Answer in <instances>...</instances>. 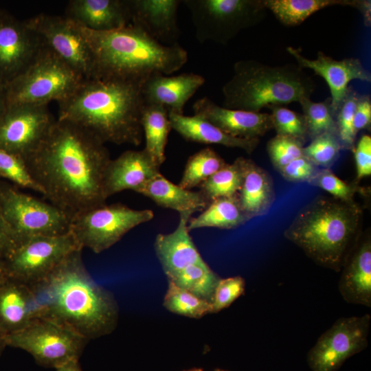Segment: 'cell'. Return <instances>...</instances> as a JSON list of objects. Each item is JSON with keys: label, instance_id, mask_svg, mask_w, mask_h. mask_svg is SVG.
Listing matches in <instances>:
<instances>
[{"label": "cell", "instance_id": "cell-1", "mask_svg": "<svg viewBox=\"0 0 371 371\" xmlns=\"http://www.w3.org/2000/svg\"><path fill=\"white\" fill-rule=\"evenodd\" d=\"M105 144L82 127L56 120L39 146L24 161L42 195L71 218L106 204Z\"/></svg>", "mask_w": 371, "mask_h": 371}, {"label": "cell", "instance_id": "cell-2", "mask_svg": "<svg viewBox=\"0 0 371 371\" xmlns=\"http://www.w3.org/2000/svg\"><path fill=\"white\" fill-rule=\"evenodd\" d=\"M81 252L70 254L33 287L43 317L67 325L89 341L110 334L117 326L119 313L112 294L87 272Z\"/></svg>", "mask_w": 371, "mask_h": 371}, {"label": "cell", "instance_id": "cell-3", "mask_svg": "<svg viewBox=\"0 0 371 371\" xmlns=\"http://www.w3.org/2000/svg\"><path fill=\"white\" fill-rule=\"evenodd\" d=\"M140 82L113 78L84 79L58 102V120L74 123L104 144L139 146L144 102Z\"/></svg>", "mask_w": 371, "mask_h": 371}, {"label": "cell", "instance_id": "cell-4", "mask_svg": "<svg viewBox=\"0 0 371 371\" xmlns=\"http://www.w3.org/2000/svg\"><path fill=\"white\" fill-rule=\"evenodd\" d=\"M78 27L93 54L95 78L142 82L155 74H171L188 60L179 43L161 44L131 23L106 32Z\"/></svg>", "mask_w": 371, "mask_h": 371}, {"label": "cell", "instance_id": "cell-5", "mask_svg": "<svg viewBox=\"0 0 371 371\" xmlns=\"http://www.w3.org/2000/svg\"><path fill=\"white\" fill-rule=\"evenodd\" d=\"M360 206L319 196L300 210L284 235L317 265L340 271L359 240Z\"/></svg>", "mask_w": 371, "mask_h": 371}, {"label": "cell", "instance_id": "cell-6", "mask_svg": "<svg viewBox=\"0 0 371 371\" xmlns=\"http://www.w3.org/2000/svg\"><path fill=\"white\" fill-rule=\"evenodd\" d=\"M313 79L297 65L271 66L256 60L234 65V75L223 85V106L260 112L272 105H286L311 98Z\"/></svg>", "mask_w": 371, "mask_h": 371}, {"label": "cell", "instance_id": "cell-7", "mask_svg": "<svg viewBox=\"0 0 371 371\" xmlns=\"http://www.w3.org/2000/svg\"><path fill=\"white\" fill-rule=\"evenodd\" d=\"M84 80L45 44L34 61L5 87L8 106L47 105L68 97Z\"/></svg>", "mask_w": 371, "mask_h": 371}, {"label": "cell", "instance_id": "cell-8", "mask_svg": "<svg viewBox=\"0 0 371 371\" xmlns=\"http://www.w3.org/2000/svg\"><path fill=\"white\" fill-rule=\"evenodd\" d=\"M200 43L226 44L242 30L264 19L262 0H182Z\"/></svg>", "mask_w": 371, "mask_h": 371}, {"label": "cell", "instance_id": "cell-9", "mask_svg": "<svg viewBox=\"0 0 371 371\" xmlns=\"http://www.w3.org/2000/svg\"><path fill=\"white\" fill-rule=\"evenodd\" d=\"M82 250L70 231L12 241L2 251L10 278L32 286L43 282L70 254Z\"/></svg>", "mask_w": 371, "mask_h": 371}, {"label": "cell", "instance_id": "cell-10", "mask_svg": "<svg viewBox=\"0 0 371 371\" xmlns=\"http://www.w3.org/2000/svg\"><path fill=\"white\" fill-rule=\"evenodd\" d=\"M7 346L23 350L46 368L78 360L87 340L67 325L41 317L5 337Z\"/></svg>", "mask_w": 371, "mask_h": 371}, {"label": "cell", "instance_id": "cell-11", "mask_svg": "<svg viewBox=\"0 0 371 371\" xmlns=\"http://www.w3.org/2000/svg\"><path fill=\"white\" fill-rule=\"evenodd\" d=\"M0 210L12 241L63 235L70 229L71 218L60 209L10 186L0 185Z\"/></svg>", "mask_w": 371, "mask_h": 371}, {"label": "cell", "instance_id": "cell-12", "mask_svg": "<svg viewBox=\"0 0 371 371\" xmlns=\"http://www.w3.org/2000/svg\"><path fill=\"white\" fill-rule=\"evenodd\" d=\"M153 217L151 210H134L120 203L104 204L73 217L69 231L82 249L99 254L114 245L128 232Z\"/></svg>", "mask_w": 371, "mask_h": 371}, {"label": "cell", "instance_id": "cell-13", "mask_svg": "<svg viewBox=\"0 0 371 371\" xmlns=\"http://www.w3.org/2000/svg\"><path fill=\"white\" fill-rule=\"evenodd\" d=\"M371 316L337 319L317 339L307 355L312 371H336L348 358L368 345Z\"/></svg>", "mask_w": 371, "mask_h": 371}, {"label": "cell", "instance_id": "cell-14", "mask_svg": "<svg viewBox=\"0 0 371 371\" xmlns=\"http://www.w3.org/2000/svg\"><path fill=\"white\" fill-rule=\"evenodd\" d=\"M25 21L55 54L84 79L95 78L93 52L77 23L65 16L43 13Z\"/></svg>", "mask_w": 371, "mask_h": 371}, {"label": "cell", "instance_id": "cell-15", "mask_svg": "<svg viewBox=\"0 0 371 371\" xmlns=\"http://www.w3.org/2000/svg\"><path fill=\"white\" fill-rule=\"evenodd\" d=\"M55 121L47 105L8 106L0 118V148L25 159L39 146Z\"/></svg>", "mask_w": 371, "mask_h": 371}, {"label": "cell", "instance_id": "cell-16", "mask_svg": "<svg viewBox=\"0 0 371 371\" xmlns=\"http://www.w3.org/2000/svg\"><path fill=\"white\" fill-rule=\"evenodd\" d=\"M45 46L25 21L0 10V84L5 87L24 72Z\"/></svg>", "mask_w": 371, "mask_h": 371}, {"label": "cell", "instance_id": "cell-17", "mask_svg": "<svg viewBox=\"0 0 371 371\" xmlns=\"http://www.w3.org/2000/svg\"><path fill=\"white\" fill-rule=\"evenodd\" d=\"M286 51L293 57L299 67L310 69L326 80L330 92V105L335 115L347 94L350 81H371L370 73L357 58L337 60L322 52H318L316 58L311 59L304 56L299 49L288 47Z\"/></svg>", "mask_w": 371, "mask_h": 371}, {"label": "cell", "instance_id": "cell-18", "mask_svg": "<svg viewBox=\"0 0 371 371\" xmlns=\"http://www.w3.org/2000/svg\"><path fill=\"white\" fill-rule=\"evenodd\" d=\"M194 115L238 138L255 139L273 129L270 113L251 112L221 106L207 97L198 99L192 105Z\"/></svg>", "mask_w": 371, "mask_h": 371}, {"label": "cell", "instance_id": "cell-19", "mask_svg": "<svg viewBox=\"0 0 371 371\" xmlns=\"http://www.w3.org/2000/svg\"><path fill=\"white\" fill-rule=\"evenodd\" d=\"M182 0H126L131 24L161 44H177V11Z\"/></svg>", "mask_w": 371, "mask_h": 371}, {"label": "cell", "instance_id": "cell-20", "mask_svg": "<svg viewBox=\"0 0 371 371\" xmlns=\"http://www.w3.org/2000/svg\"><path fill=\"white\" fill-rule=\"evenodd\" d=\"M43 315L33 286L12 278L0 285V330L5 335L23 328Z\"/></svg>", "mask_w": 371, "mask_h": 371}, {"label": "cell", "instance_id": "cell-21", "mask_svg": "<svg viewBox=\"0 0 371 371\" xmlns=\"http://www.w3.org/2000/svg\"><path fill=\"white\" fill-rule=\"evenodd\" d=\"M201 75L183 73L177 76L155 74L146 78L142 85L145 105H160L168 112L183 114L188 101L205 83Z\"/></svg>", "mask_w": 371, "mask_h": 371}, {"label": "cell", "instance_id": "cell-22", "mask_svg": "<svg viewBox=\"0 0 371 371\" xmlns=\"http://www.w3.org/2000/svg\"><path fill=\"white\" fill-rule=\"evenodd\" d=\"M160 166L144 149L128 150L108 164L104 177L106 199L126 190L136 192L145 183L160 174Z\"/></svg>", "mask_w": 371, "mask_h": 371}, {"label": "cell", "instance_id": "cell-23", "mask_svg": "<svg viewBox=\"0 0 371 371\" xmlns=\"http://www.w3.org/2000/svg\"><path fill=\"white\" fill-rule=\"evenodd\" d=\"M190 213L179 214L176 229L168 234H158L154 247L162 269L169 278L190 265L205 262L188 229Z\"/></svg>", "mask_w": 371, "mask_h": 371}, {"label": "cell", "instance_id": "cell-24", "mask_svg": "<svg viewBox=\"0 0 371 371\" xmlns=\"http://www.w3.org/2000/svg\"><path fill=\"white\" fill-rule=\"evenodd\" d=\"M65 16L98 32L120 29L131 21L126 0H71Z\"/></svg>", "mask_w": 371, "mask_h": 371}, {"label": "cell", "instance_id": "cell-25", "mask_svg": "<svg viewBox=\"0 0 371 371\" xmlns=\"http://www.w3.org/2000/svg\"><path fill=\"white\" fill-rule=\"evenodd\" d=\"M338 288L348 303L371 307V241L359 240L341 269Z\"/></svg>", "mask_w": 371, "mask_h": 371}, {"label": "cell", "instance_id": "cell-26", "mask_svg": "<svg viewBox=\"0 0 371 371\" xmlns=\"http://www.w3.org/2000/svg\"><path fill=\"white\" fill-rule=\"evenodd\" d=\"M172 129L185 139L206 144H220L243 149L251 154L260 142L259 139H247L232 137L208 121L196 115L188 116L168 112Z\"/></svg>", "mask_w": 371, "mask_h": 371}, {"label": "cell", "instance_id": "cell-27", "mask_svg": "<svg viewBox=\"0 0 371 371\" xmlns=\"http://www.w3.org/2000/svg\"><path fill=\"white\" fill-rule=\"evenodd\" d=\"M238 196L249 219L265 214L275 201L271 176L251 159L245 158L243 181Z\"/></svg>", "mask_w": 371, "mask_h": 371}, {"label": "cell", "instance_id": "cell-28", "mask_svg": "<svg viewBox=\"0 0 371 371\" xmlns=\"http://www.w3.org/2000/svg\"><path fill=\"white\" fill-rule=\"evenodd\" d=\"M136 192L153 200L157 205L172 209L181 213L193 214L203 211L209 202L199 191H192L175 184L161 173L150 179Z\"/></svg>", "mask_w": 371, "mask_h": 371}, {"label": "cell", "instance_id": "cell-29", "mask_svg": "<svg viewBox=\"0 0 371 371\" xmlns=\"http://www.w3.org/2000/svg\"><path fill=\"white\" fill-rule=\"evenodd\" d=\"M249 219L243 212L238 194L221 197L209 203L196 217H191L188 223L189 232L202 227H216L223 229L236 228Z\"/></svg>", "mask_w": 371, "mask_h": 371}, {"label": "cell", "instance_id": "cell-30", "mask_svg": "<svg viewBox=\"0 0 371 371\" xmlns=\"http://www.w3.org/2000/svg\"><path fill=\"white\" fill-rule=\"evenodd\" d=\"M262 3L284 25L293 27L329 6H350L359 10L362 0H262Z\"/></svg>", "mask_w": 371, "mask_h": 371}, {"label": "cell", "instance_id": "cell-31", "mask_svg": "<svg viewBox=\"0 0 371 371\" xmlns=\"http://www.w3.org/2000/svg\"><path fill=\"white\" fill-rule=\"evenodd\" d=\"M141 124L146 142L144 150L161 166L166 160L165 150L172 129L168 109L160 105H144Z\"/></svg>", "mask_w": 371, "mask_h": 371}, {"label": "cell", "instance_id": "cell-32", "mask_svg": "<svg viewBox=\"0 0 371 371\" xmlns=\"http://www.w3.org/2000/svg\"><path fill=\"white\" fill-rule=\"evenodd\" d=\"M244 161V157H238L232 164H226L199 185V191L209 203L238 193L243 181Z\"/></svg>", "mask_w": 371, "mask_h": 371}, {"label": "cell", "instance_id": "cell-33", "mask_svg": "<svg viewBox=\"0 0 371 371\" xmlns=\"http://www.w3.org/2000/svg\"><path fill=\"white\" fill-rule=\"evenodd\" d=\"M220 279L205 262L190 265L168 278L177 286L211 304Z\"/></svg>", "mask_w": 371, "mask_h": 371}, {"label": "cell", "instance_id": "cell-34", "mask_svg": "<svg viewBox=\"0 0 371 371\" xmlns=\"http://www.w3.org/2000/svg\"><path fill=\"white\" fill-rule=\"evenodd\" d=\"M226 164L212 148L201 149L188 158L179 186L188 190L199 186Z\"/></svg>", "mask_w": 371, "mask_h": 371}, {"label": "cell", "instance_id": "cell-35", "mask_svg": "<svg viewBox=\"0 0 371 371\" xmlns=\"http://www.w3.org/2000/svg\"><path fill=\"white\" fill-rule=\"evenodd\" d=\"M304 115L308 137L311 139L330 133L337 135V127L330 98L322 102L306 98L300 102Z\"/></svg>", "mask_w": 371, "mask_h": 371}, {"label": "cell", "instance_id": "cell-36", "mask_svg": "<svg viewBox=\"0 0 371 371\" xmlns=\"http://www.w3.org/2000/svg\"><path fill=\"white\" fill-rule=\"evenodd\" d=\"M164 307L169 311L190 318H201L212 313V304L168 281L164 297Z\"/></svg>", "mask_w": 371, "mask_h": 371}, {"label": "cell", "instance_id": "cell-37", "mask_svg": "<svg viewBox=\"0 0 371 371\" xmlns=\"http://www.w3.org/2000/svg\"><path fill=\"white\" fill-rule=\"evenodd\" d=\"M271 113L273 128L276 135L293 138L304 143L308 138L305 120L302 113L290 110L282 105L268 107Z\"/></svg>", "mask_w": 371, "mask_h": 371}, {"label": "cell", "instance_id": "cell-38", "mask_svg": "<svg viewBox=\"0 0 371 371\" xmlns=\"http://www.w3.org/2000/svg\"><path fill=\"white\" fill-rule=\"evenodd\" d=\"M337 135L326 133L311 139L303 147V156L315 166L330 168L338 159L341 149Z\"/></svg>", "mask_w": 371, "mask_h": 371}, {"label": "cell", "instance_id": "cell-39", "mask_svg": "<svg viewBox=\"0 0 371 371\" xmlns=\"http://www.w3.org/2000/svg\"><path fill=\"white\" fill-rule=\"evenodd\" d=\"M359 94L349 87L347 94L339 106L335 118L337 137L342 148L353 149L357 133L354 128V115Z\"/></svg>", "mask_w": 371, "mask_h": 371}, {"label": "cell", "instance_id": "cell-40", "mask_svg": "<svg viewBox=\"0 0 371 371\" xmlns=\"http://www.w3.org/2000/svg\"><path fill=\"white\" fill-rule=\"evenodd\" d=\"M4 177L17 186L43 194L42 190L32 177L24 159L0 148V177Z\"/></svg>", "mask_w": 371, "mask_h": 371}, {"label": "cell", "instance_id": "cell-41", "mask_svg": "<svg viewBox=\"0 0 371 371\" xmlns=\"http://www.w3.org/2000/svg\"><path fill=\"white\" fill-rule=\"evenodd\" d=\"M308 183L323 189L333 197L347 203L354 202L355 194L363 190L356 185L346 183L328 168L318 169Z\"/></svg>", "mask_w": 371, "mask_h": 371}, {"label": "cell", "instance_id": "cell-42", "mask_svg": "<svg viewBox=\"0 0 371 371\" xmlns=\"http://www.w3.org/2000/svg\"><path fill=\"white\" fill-rule=\"evenodd\" d=\"M303 145L298 140L279 135L269 139L267 149L274 168L279 170L293 160L302 157Z\"/></svg>", "mask_w": 371, "mask_h": 371}, {"label": "cell", "instance_id": "cell-43", "mask_svg": "<svg viewBox=\"0 0 371 371\" xmlns=\"http://www.w3.org/2000/svg\"><path fill=\"white\" fill-rule=\"evenodd\" d=\"M245 280L240 276L220 279L215 289L212 302V313L229 307L245 291Z\"/></svg>", "mask_w": 371, "mask_h": 371}, {"label": "cell", "instance_id": "cell-44", "mask_svg": "<svg viewBox=\"0 0 371 371\" xmlns=\"http://www.w3.org/2000/svg\"><path fill=\"white\" fill-rule=\"evenodd\" d=\"M317 170V166L302 156L293 160L278 171L286 181L308 182L315 175Z\"/></svg>", "mask_w": 371, "mask_h": 371}, {"label": "cell", "instance_id": "cell-45", "mask_svg": "<svg viewBox=\"0 0 371 371\" xmlns=\"http://www.w3.org/2000/svg\"><path fill=\"white\" fill-rule=\"evenodd\" d=\"M356 164V180L371 175V137L363 135L353 148Z\"/></svg>", "mask_w": 371, "mask_h": 371}, {"label": "cell", "instance_id": "cell-46", "mask_svg": "<svg viewBox=\"0 0 371 371\" xmlns=\"http://www.w3.org/2000/svg\"><path fill=\"white\" fill-rule=\"evenodd\" d=\"M371 125V100L368 95L358 97L354 115V128L357 134L363 129H369Z\"/></svg>", "mask_w": 371, "mask_h": 371}, {"label": "cell", "instance_id": "cell-47", "mask_svg": "<svg viewBox=\"0 0 371 371\" xmlns=\"http://www.w3.org/2000/svg\"><path fill=\"white\" fill-rule=\"evenodd\" d=\"M12 237L0 210V251L5 250L12 243Z\"/></svg>", "mask_w": 371, "mask_h": 371}, {"label": "cell", "instance_id": "cell-48", "mask_svg": "<svg viewBox=\"0 0 371 371\" xmlns=\"http://www.w3.org/2000/svg\"><path fill=\"white\" fill-rule=\"evenodd\" d=\"M56 371H82L78 360H74L69 361L57 368H56Z\"/></svg>", "mask_w": 371, "mask_h": 371}, {"label": "cell", "instance_id": "cell-49", "mask_svg": "<svg viewBox=\"0 0 371 371\" xmlns=\"http://www.w3.org/2000/svg\"><path fill=\"white\" fill-rule=\"evenodd\" d=\"M8 108L5 87L0 84V118Z\"/></svg>", "mask_w": 371, "mask_h": 371}, {"label": "cell", "instance_id": "cell-50", "mask_svg": "<svg viewBox=\"0 0 371 371\" xmlns=\"http://www.w3.org/2000/svg\"><path fill=\"white\" fill-rule=\"evenodd\" d=\"M9 277L2 251H0V285H1Z\"/></svg>", "mask_w": 371, "mask_h": 371}, {"label": "cell", "instance_id": "cell-51", "mask_svg": "<svg viewBox=\"0 0 371 371\" xmlns=\"http://www.w3.org/2000/svg\"><path fill=\"white\" fill-rule=\"evenodd\" d=\"M5 337V335L0 330V356L4 348L7 346Z\"/></svg>", "mask_w": 371, "mask_h": 371}, {"label": "cell", "instance_id": "cell-52", "mask_svg": "<svg viewBox=\"0 0 371 371\" xmlns=\"http://www.w3.org/2000/svg\"><path fill=\"white\" fill-rule=\"evenodd\" d=\"M187 371H203V370H201V369H192V370H187Z\"/></svg>", "mask_w": 371, "mask_h": 371}, {"label": "cell", "instance_id": "cell-53", "mask_svg": "<svg viewBox=\"0 0 371 371\" xmlns=\"http://www.w3.org/2000/svg\"><path fill=\"white\" fill-rule=\"evenodd\" d=\"M215 371H226V370H221V369H217V370H216Z\"/></svg>", "mask_w": 371, "mask_h": 371}]
</instances>
